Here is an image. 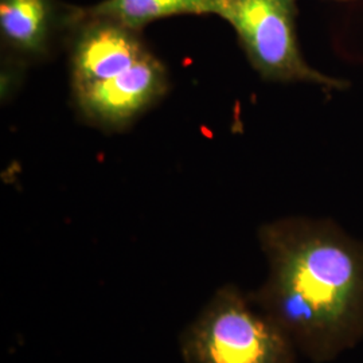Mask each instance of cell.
Returning <instances> with one entry per match:
<instances>
[{"instance_id":"1","label":"cell","mask_w":363,"mask_h":363,"mask_svg":"<svg viewBox=\"0 0 363 363\" xmlns=\"http://www.w3.org/2000/svg\"><path fill=\"white\" fill-rule=\"evenodd\" d=\"M268 276L249 298L298 352L325 363L363 339V244L328 220L261 226Z\"/></svg>"},{"instance_id":"2","label":"cell","mask_w":363,"mask_h":363,"mask_svg":"<svg viewBox=\"0 0 363 363\" xmlns=\"http://www.w3.org/2000/svg\"><path fill=\"white\" fill-rule=\"evenodd\" d=\"M66 39L72 99L91 125L124 130L167 91V70L140 31L76 7Z\"/></svg>"},{"instance_id":"3","label":"cell","mask_w":363,"mask_h":363,"mask_svg":"<svg viewBox=\"0 0 363 363\" xmlns=\"http://www.w3.org/2000/svg\"><path fill=\"white\" fill-rule=\"evenodd\" d=\"M178 346L184 363H298L292 340L234 284L211 295Z\"/></svg>"},{"instance_id":"4","label":"cell","mask_w":363,"mask_h":363,"mask_svg":"<svg viewBox=\"0 0 363 363\" xmlns=\"http://www.w3.org/2000/svg\"><path fill=\"white\" fill-rule=\"evenodd\" d=\"M296 0H216V15L233 27L247 61L262 79L345 89L349 82L308 65L300 52Z\"/></svg>"},{"instance_id":"5","label":"cell","mask_w":363,"mask_h":363,"mask_svg":"<svg viewBox=\"0 0 363 363\" xmlns=\"http://www.w3.org/2000/svg\"><path fill=\"white\" fill-rule=\"evenodd\" d=\"M76 6L58 0H0V37L3 46L25 60L45 58L55 39L66 37Z\"/></svg>"},{"instance_id":"6","label":"cell","mask_w":363,"mask_h":363,"mask_svg":"<svg viewBox=\"0 0 363 363\" xmlns=\"http://www.w3.org/2000/svg\"><path fill=\"white\" fill-rule=\"evenodd\" d=\"M88 15L106 18L140 31L160 19L182 15H216V0H103L82 7Z\"/></svg>"}]
</instances>
